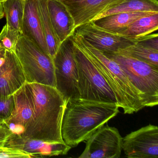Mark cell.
Segmentation results:
<instances>
[{"instance_id":"1","label":"cell","mask_w":158,"mask_h":158,"mask_svg":"<svg viewBox=\"0 0 158 158\" xmlns=\"http://www.w3.org/2000/svg\"><path fill=\"white\" fill-rule=\"evenodd\" d=\"M117 103L77 99L66 103L61 135L66 145L74 148L119 112Z\"/></svg>"},{"instance_id":"2","label":"cell","mask_w":158,"mask_h":158,"mask_svg":"<svg viewBox=\"0 0 158 158\" xmlns=\"http://www.w3.org/2000/svg\"><path fill=\"white\" fill-rule=\"evenodd\" d=\"M26 83L35 106L34 123L26 137L49 142L64 143L61 135L66 101L55 87Z\"/></svg>"},{"instance_id":"3","label":"cell","mask_w":158,"mask_h":158,"mask_svg":"<svg viewBox=\"0 0 158 158\" xmlns=\"http://www.w3.org/2000/svg\"><path fill=\"white\" fill-rule=\"evenodd\" d=\"M75 44L92 60L114 94L117 104L124 114H132L145 107L143 95L134 85L117 63L73 33Z\"/></svg>"},{"instance_id":"4","label":"cell","mask_w":158,"mask_h":158,"mask_svg":"<svg viewBox=\"0 0 158 158\" xmlns=\"http://www.w3.org/2000/svg\"><path fill=\"white\" fill-rule=\"evenodd\" d=\"M15 53L25 77L26 82L56 88L53 60L23 35L18 40Z\"/></svg>"},{"instance_id":"5","label":"cell","mask_w":158,"mask_h":158,"mask_svg":"<svg viewBox=\"0 0 158 158\" xmlns=\"http://www.w3.org/2000/svg\"><path fill=\"white\" fill-rule=\"evenodd\" d=\"M73 43L78 70L80 98L99 102L117 103L113 92L92 60L84 50Z\"/></svg>"},{"instance_id":"6","label":"cell","mask_w":158,"mask_h":158,"mask_svg":"<svg viewBox=\"0 0 158 158\" xmlns=\"http://www.w3.org/2000/svg\"><path fill=\"white\" fill-rule=\"evenodd\" d=\"M104 54L119 64L132 84L140 91L145 107L158 105V67L127 55Z\"/></svg>"},{"instance_id":"7","label":"cell","mask_w":158,"mask_h":158,"mask_svg":"<svg viewBox=\"0 0 158 158\" xmlns=\"http://www.w3.org/2000/svg\"><path fill=\"white\" fill-rule=\"evenodd\" d=\"M71 35L60 43L53 59L56 88L63 96L66 102L80 98L78 70L74 44Z\"/></svg>"},{"instance_id":"8","label":"cell","mask_w":158,"mask_h":158,"mask_svg":"<svg viewBox=\"0 0 158 158\" xmlns=\"http://www.w3.org/2000/svg\"><path fill=\"white\" fill-rule=\"evenodd\" d=\"M79 158H120L123 137L114 127L102 126L87 139Z\"/></svg>"},{"instance_id":"9","label":"cell","mask_w":158,"mask_h":158,"mask_svg":"<svg viewBox=\"0 0 158 158\" xmlns=\"http://www.w3.org/2000/svg\"><path fill=\"white\" fill-rule=\"evenodd\" d=\"M15 108L10 118L3 122L13 134L26 137L35 120L32 93L26 83L13 94Z\"/></svg>"},{"instance_id":"10","label":"cell","mask_w":158,"mask_h":158,"mask_svg":"<svg viewBox=\"0 0 158 158\" xmlns=\"http://www.w3.org/2000/svg\"><path fill=\"white\" fill-rule=\"evenodd\" d=\"M122 148L128 158H158V127L149 124L123 138Z\"/></svg>"},{"instance_id":"11","label":"cell","mask_w":158,"mask_h":158,"mask_svg":"<svg viewBox=\"0 0 158 158\" xmlns=\"http://www.w3.org/2000/svg\"><path fill=\"white\" fill-rule=\"evenodd\" d=\"M74 33L80 36L94 48L103 53H115L135 44L138 40L112 34L100 29L91 22L75 28Z\"/></svg>"},{"instance_id":"12","label":"cell","mask_w":158,"mask_h":158,"mask_svg":"<svg viewBox=\"0 0 158 158\" xmlns=\"http://www.w3.org/2000/svg\"><path fill=\"white\" fill-rule=\"evenodd\" d=\"M2 146L24 152L32 158L66 155L72 148L64 143L49 142L12 134Z\"/></svg>"},{"instance_id":"13","label":"cell","mask_w":158,"mask_h":158,"mask_svg":"<svg viewBox=\"0 0 158 158\" xmlns=\"http://www.w3.org/2000/svg\"><path fill=\"white\" fill-rule=\"evenodd\" d=\"M67 8L73 19L75 26L87 23L104 12L125 0H59Z\"/></svg>"},{"instance_id":"14","label":"cell","mask_w":158,"mask_h":158,"mask_svg":"<svg viewBox=\"0 0 158 158\" xmlns=\"http://www.w3.org/2000/svg\"><path fill=\"white\" fill-rule=\"evenodd\" d=\"M25 83L23 72L16 54L5 51V60L0 66V96L13 95Z\"/></svg>"},{"instance_id":"15","label":"cell","mask_w":158,"mask_h":158,"mask_svg":"<svg viewBox=\"0 0 158 158\" xmlns=\"http://www.w3.org/2000/svg\"><path fill=\"white\" fill-rule=\"evenodd\" d=\"M22 34L49 55L41 27L38 9V0H25Z\"/></svg>"},{"instance_id":"16","label":"cell","mask_w":158,"mask_h":158,"mask_svg":"<svg viewBox=\"0 0 158 158\" xmlns=\"http://www.w3.org/2000/svg\"><path fill=\"white\" fill-rule=\"evenodd\" d=\"M47 5L53 29L61 43L73 34L74 21L66 7L59 0H48Z\"/></svg>"},{"instance_id":"17","label":"cell","mask_w":158,"mask_h":158,"mask_svg":"<svg viewBox=\"0 0 158 158\" xmlns=\"http://www.w3.org/2000/svg\"><path fill=\"white\" fill-rule=\"evenodd\" d=\"M158 12L120 13L103 16L90 22L100 29L119 35L137 19Z\"/></svg>"},{"instance_id":"18","label":"cell","mask_w":158,"mask_h":158,"mask_svg":"<svg viewBox=\"0 0 158 158\" xmlns=\"http://www.w3.org/2000/svg\"><path fill=\"white\" fill-rule=\"evenodd\" d=\"M47 1L38 0V9L48 54L53 59L61 43L55 34L50 18Z\"/></svg>"},{"instance_id":"19","label":"cell","mask_w":158,"mask_h":158,"mask_svg":"<svg viewBox=\"0 0 158 158\" xmlns=\"http://www.w3.org/2000/svg\"><path fill=\"white\" fill-rule=\"evenodd\" d=\"M158 29V12L138 18L119 35L137 39L151 34Z\"/></svg>"},{"instance_id":"20","label":"cell","mask_w":158,"mask_h":158,"mask_svg":"<svg viewBox=\"0 0 158 158\" xmlns=\"http://www.w3.org/2000/svg\"><path fill=\"white\" fill-rule=\"evenodd\" d=\"M158 12L157 0H125L119 5L104 12L95 19L120 13Z\"/></svg>"},{"instance_id":"21","label":"cell","mask_w":158,"mask_h":158,"mask_svg":"<svg viewBox=\"0 0 158 158\" xmlns=\"http://www.w3.org/2000/svg\"><path fill=\"white\" fill-rule=\"evenodd\" d=\"M2 4L6 18V25L22 34L25 0H6Z\"/></svg>"},{"instance_id":"22","label":"cell","mask_w":158,"mask_h":158,"mask_svg":"<svg viewBox=\"0 0 158 158\" xmlns=\"http://www.w3.org/2000/svg\"><path fill=\"white\" fill-rule=\"evenodd\" d=\"M139 40L134 45L115 53L127 55L158 67V50L142 44Z\"/></svg>"},{"instance_id":"23","label":"cell","mask_w":158,"mask_h":158,"mask_svg":"<svg viewBox=\"0 0 158 158\" xmlns=\"http://www.w3.org/2000/svg\"><path fill=\"white\" fill-rule=\"evenodd\" d=\"M21 35L20 32L5 25L0 33V48L15 53L16 44Z\"/></svg>"},{"instance_id":"24","label":"cell","mask_w":158,"mask_h":158,"mask_svg":"<svg viewBox=\"0 0 158 158\" xmlns=\"http://www.w3.org/2000/svg\"><path fill=\"white\" fill-rule=\"evenodd\" d=\"M14 95L0 96V123L10 118L15 108Z\"/></svg>"},{"instance_id":"25","label":"cell","mask_w":158,"mask_h":158,"mask_svg":"<svg viewBox=\"0 0 158 158\" xmlns=\"http://www.w3.org/2000/svg\"><path fill=\"white\" fill-rule=\"evenodd\" d=\"M0 158H32V156L20 150L4 147L0 145Z\"/></svg>"},{"instance_id":"26","label":"cell","mask_w":158,"mask_h":158,"mask_svg":"<svg viewBox=\"0 0 158 158\" xmlns=\"http://www.w3.org/2000/svg\"><path fill=\"white\" fill-rule=\"evenodd\" d=\"M12 134V132L4 124L0 125V145H2L3 142Z\"/></svg>"},{"instance_id":"27","label":"cell","mask_w":158,"mask_h":158,"mask_svg":"<svg viewBox=\"0 0 158 158\" xmlns=\"http://www.w3.org/2000/svg\"><path fill=\"white\" fill-rule=\"evenodd\" d=\"M5 50L0 48V66L2 65L5 60Z\"/></svg>"},{"instance_id":"28","label":"cell","mask_w":158,"mask_h":158,"mask_svg":"<svg viewBox=\"0 0 158 158\" xmlns=\"http://www.w3.org/2000/svg\"><path fill=\"white\" fill-rule=\"evenodd\" d=\"M4 16V12H3L2 4V3H0V20H1L2 18H3Z\"/></svg>"},{"instance_id":"29","label":"cell","mask_w":158,"mask_h":158,"mask_svg":"<svg viewBox=\"0 0 158 158\" xmlns=\"http://www.w3.org/2000/svg\"><path fill=\"white\" fill-rule=\"evenodd\" d=\"M6 0H0V3H2L3 2L5 1Z\"/></svg>"},{"instance_id":"30","label":"cell","mask_w":158,"mask_h":158,"mask_svg":"<svg viewBox=\"0 0 158 158\" xmlns=\"http://www.w3.org/2000/svg\"><path fill=\"white\" fill-rule=\"evenodd\" d=\"M2 123H0V125H1L2 124Z\"/></svg>"},{"instance_id":"31","label":"cell","mask_w":158,"mask_h":158,"mask_svg":"<svg viewBox=\"0 0 158 158\" xmlns=\"http://www.w3.org/2000/svg\"></svg>"}]
</instances>
